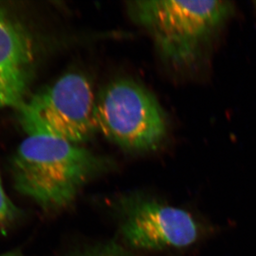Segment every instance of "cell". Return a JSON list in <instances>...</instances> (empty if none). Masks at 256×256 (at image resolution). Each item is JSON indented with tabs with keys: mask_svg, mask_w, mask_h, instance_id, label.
Returning <instances> with one entry per match:
<instances>
[{
	"mask_svg": "<svg viewBox=\"0 0 256 256\" xmlns=\"http://www.w3.org/2000/svg\"><path fill=\"white\" fill-rule=\"evenodd\" d=\"M106 166L104 158L85 148L44 136H28L11 160L15 189L49 210L70 205Z\"/></svg>",
	"mask_w": 256,
	"mask_h": 256,
	"instance_id": "1",
	"label": "cell"
},
{
	"mask_svg": "<svg viewBox=\"0 0 256 256\" xmlns=\"http://www.w3.org/2000/svg\"><path fill=\"white\" fill-rule=\"evenodd\" d=\"M134 21L152 36L158 52L178 72L192 70L204 59L234 12L230 1H134Z\"/></svg>",
	"mask_w": 256,
	"mask_h": 256,
	"instance_id": "2",
	"label": "cell"
},
{
	"mask_svg": "<svg viewBox=\"0 0 256 256\" xmlns=\"http://www.w3.org/2000/svg\"><path fill=\"white\" fill-rule=\"evenodd\" d=\"M96 100L89 80L69 73L26 100L17 109L18 120L27 136H49L79 145L97 132Z\"/></svg>",
	"mask_w": 256,
	"mask_h": 256,
	"instance_id": "3",
	"label": "cell"
},
{
	"mask_svg": "<svg viewBox=\"0 0 256 256\" xmlns=\"http://www.w3.org/2000/svg\"><path fill=\"white\" fill-rule=\"evenodd\" d=\"M97 131L124 150H157L167 136V120L157 100L134 80H114L96 100Z\"/></svg>",
	"mask_w": 256,
	"mask_h": 256,
	"instance_id": "4",
	"label": "cell"
},
{
	"mask_svg": "<svg viewBox=\"0 0 256 256\" xmlns=\"http://www.w3.org/2000/svg\"><path fill=\"white\" fill-rule=\"evenodd\" d=\"M123 234L133 248L158 250L194 244L199 228L186 210L152 199H138L131 204Z\"/></svg>",
	"mask_w": 256,
	"mask_h": 256,
	"instance_id": "5",
	"label": "cell"
},
{
	"mask_svg": "<svg viewBox=\"0 0 256 256\" xmlns=\"http://www.w3.org/2000/svg\"><path fill=\"white\" fill-rule=\"evenodd\" d=\"M36 54L31 35L11 11L0 5V110L26 100Z\"/></svg>",
	"mask_w": 256,
	"mask_h": 256,
	"instance_id": "6",
	"label": "cell"
},
{
	"mask_svg": "<svg viewBox=\"0 0 256 256\" xmlns=\"http://www.w3.org/2000/svg\"><path fill=\"white\" fill-rule=\"evenodd\" d=\"M21 212L5 194L0 175V230L14 222Z\"/></svg>",
	"mask_w": 256,
	"mask_h": 256,
	"instance_id": "7",
	"label": "cell"
},
{
	"mask_svg": "<svg viewBox=\"0 0 256 256\" xmlns=\"http://www.w3.org/2000/svg\"><path fill=\"white\" fill-rule=\"evenodd\" d=\"M86 256H126V254L114 250H103L98 252H93Z\"/></svg>",
	"mask_w": 256,
	"mask_h": 256,
	"instance_id": "8",
	"label": "cell"
},
{
	"mask_svg": "<svg viewBox=\"0 0 256 256\" xmlns=\"http://www.w3.org/2000/svg\"><path fill=\"white\" fill-rule=\"evenodd\" d=\"M0 256H24V254L20 252H10L4 254H0Z\"/></svg>",
	"mask_w": 256,
	"mask_h": 256,
	"instance_id": "9",
	"label": "cell"
},
{
	"mask_svg": "<svg viewBox=\"0 0 256 256\" xmlns=\"http://www.w3.org/2000/svg\"><path fill=\"white\" fill-rule=\"evenodd\" d=\"M254 6H256V2H254Z\"/></svg>",
	"mask_w": 256,
	"mask_h": 256,
	"instance_id": "10",
	"label": "cell"
}]
</instances>
